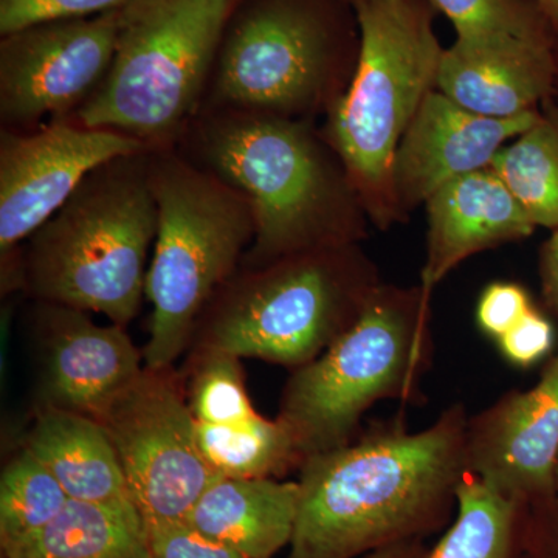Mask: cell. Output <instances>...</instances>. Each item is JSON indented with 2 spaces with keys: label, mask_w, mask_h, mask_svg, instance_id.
Returning <instances> with one entry per match:
<instances>
[{
  "label": "cell",
  "mask_w": 558,
  "mask_h": 558,
  "mask_svg": "<svg viewBox=\"0 0 558 558\" xmlns=\"http://www.w3.org/2000/svg\"><path fill=\"white\" fill-rule=\"evenodd\" d=\"M149 180L159 227L146 277L153 312L143 360L160 369L189 351L202 312L240 269L255 216L245 194L175 148L150 149Z\"/></svg>",
  "instance_id": "cell-8"
},
{
  "label": "cell",
  "mask_w": 558,
  "mask_h": 558,
  "mask_svg": "<svg viewBox=\"0 0 558 558\" xmlns=\"http://www.w3.org/2000/svg\"><path fill=\"white\" fill-rule=\"evenodd\" d=\"M539 119L535 110L492 119L433 89L400 140L392 165V186L400 209L427 202L450 180L486 170L499 149Z\"/></svg>",
  "instance_id": "cell-15"
},
{
  "label": "cell",
  "mask_w": 558,
  "mask_h": 558,
  "mask_svg": "<svg viewBox=\"0 0 558 558\" xmlns=\"http://www.w3.org/2000/svg\"><path fill=\"white\" fill-rule=\"evenodd\" d=\"M556 490H557V498H558V459H557V468H556Z\"/></svg>",
  "instance_id": "cell-35"
},
{
  "label": "cell",
  "mask_w": 558,
  "mask_h": 558,
  "mask_svg": "<svg viewBox=\"0 0 558 558\" xmlns=\"http://www.w3.org/2000/svg\"><path fill=\"white\" fill-rule=\"evenodd\" d=\"M517 558H558V498L520 506Z\"/></svg>",
  "instance_id": "cell-30"
},
{
  "label": "cell",
  "mask_w": 558,
  "mask_h": 558,
  "mask_svg": "<svg viewBox=\"0 0 558 558\" xmlns=\"http://www.w3.org/2000/svg\"><path fill=\"white\" fill-rule=\"evenodd\" d=\"M194 424L202 457L215 475L277 480L303 465L295 438L278 417L256 411L238 424Z\"/></svg>",
  "instance_id": "cell-21"
},
{
  "label": "cell",
  "mask_w": 558,
  "mask_h": 558,
  "mask_svg": "<svg viewBox=\"0 0 558 558\" xmlns=\"http://www.w3.org/2000/svg\"><path fill=\"white\" fill-rule=\"evenodd\" d=\"M428 549L424 539H409L366 554L365 558H427Z\"/></svg>",
  "instance_id": "cell-33"
},
{
  "label": "cell",
  "mask_w": 558,
  "mask_h": 558,
  "mask_svg": "<svg viewBox=\"0 0 558 558\" xmlns=\"http://www.w3.org/2000/svg\"><path fill=\"white\" fill-rule=\"evenodd\" d=\"M359 50L349 86L323 135L340 157L363 209L377 226L398 218L392 165L411 120L438 80L432 14L417 0H351Z\"/></svg>",
  "instance_id": "cell-7"
},
{
  "label": "cell",
  "mask_w": 558,
  "mask_h": 558,
  "mask_svg": "<svg viewBox=\"0 0 558 558\" xmlns=\"http://www.w3.org/2000/svg\"><path fill=\"white\" fill-rule=\"evenodd\" d=\"M175 149L252 204L255 238L241 267L357 244L363 236V207L347 170L310 120L199 112Z\"/></svg>",
  "instance_id": "cell-2"
},
{
  "label": "cell",
  "mask_w": 558,
  "mask_h": 558,
  "mask_svg": "<svg viewBox=\"0 0 558 558\" xmlns=\"http://www.w3.org/2000/svg\"><path fill=\"white\" fill-rule=\"evenodd\" d=\"M534 5L545 14L546 20L558 25V0H534Z\"/></svg>",
  "instance_id": "cell-34"
},
{
  "label": "cell",
  "mask_w": 558,
  "mask_h": 558,
  "mask_svg": "<svg viewBox=\"0 0 558 558\" xmlns=\"http://www.w3.org/2000/svg\"><path fill=\"white\" fill-rule=\"evenodd\" d=\"M429 299L432 290L422 284H380L322 355L292 371L277 417L303 462L357 438L377 402H424L422 381L435 352Z\"/></svg>",
  "instance_id": "cell-4"
},
{
  "label": "cell",
  "mask_w": 558,
  "mask_h": 558,
  "mask_svg": "<svg viewBox=\"0 0 558 558\" xmlns=\"http://www.w3.org/2000/svg\"><path fill=\"white\" fill-rule=\"evenodd\" d=\"M119 9L43 22L0 40V126L32 132L69 120L102 80L116 49Z\"/></svg>",
  "instance_id": "cell-12"
},
{
  "label": "cell",
  "mask_w": 558,
  "mask_h": 558,
  "mask_svg": "<svg viewBox=\"0 0 558 558\" xmlns=\"http://www.w3.org/2000/svg\"><path fill=\"white\" fill-rule=\"evenodd\" d=\"M534 310L526 290L515 282H494L481 293L476 307L480 329L495 341Z\"/></svg>",
  "instance_id": "cell-29"
},
{
  "label": "cell",
  "mask_w": 558,
  "mask_h": 558,
  "mask_svg": "<svg viewBox=\"0 0 558 558\" xmlns=\"http://www.w3.org/2000/svg\"><path fill=\"white\" fill-rule=\"evenodd\" d=\"M241 360L222 351H190L183 384L194 421L230 425L256 413L250 402Z\"/></svg>",
  "instance_id": "cell-25"
},
{
  "label": "cell",
  "mask_w": 558,
  "mask_h": 558,
  "mask_svg": "<svg viewBox=\"0 0 558 558\" xmlns=\"http://www.w3.org/2000/svg\"><path fill=\"white\" fill-rule=\"evenodd\" d=\"M148 149L109 130L50 121L32 132L0 131L2 293L21 290V248L106 161Z\"/></svg>",
  "instance_id": "cell-11"
},
{
  "label": "cell",
  "mask_w": 558,
  "mask_h": 558,
  "mask_svg": "<svg viewBox=\"0 0 558 558\" xmlns=\"http://www.w3.org/2000/svg\"><path fill=\"white\" fill-rule=\"evenodd\" d=\"M5 558H149L145 521L131 501L70 498L50 524Z\"/></svg>",
  "instance_id": "cell-20"
},
{
  "label": "cell",
  "mask_w": 558,
  "mask_h": 558,
  "mask_svg": "<svg viewBox=\"0 0 558 558\" xmlns=\"http://www.w3.org/2000/svg\"><path fill=\"white\" fill-rule=\"evenodd\" d=\"M150 149L92 170L21 248V290L33 301L97 312L123 326L137 317L159 208Z\"/></svg>",
  "instance_id": "cell-3"
},
{
  "label": "cell",
  "mask_w": 558,
  "mask_h": 558,
  "mask_svg": "<svg viewBox=\"0 0 558 558\" xmlns=\"http://www.w3.org/2000/svg\"><path fill=\"white\" fill-rule=\"evenodd\" d=\"M36 303L40 347L39 409L98 421L145 369L126 328L97 325L89 312Z\"/></svg>",
  "instance_id": "cell-14"
},
{
  "label": "cell",
  "mask_w": 558,
  "mask_h": 558,
  "mask_svg": "<svg viewBox=\"0 0 558 558\" xmlns=\"http://www.w3.org/2000/svg\"><path fill=\"white\" fill-rule=\"evenodd\" d=\"M299 501V481L218 476L185 521L242 556L271 558L290 545Z\"/></svg>",
  "instance_id": "cell-18"
},
{
  "label": "cell",
  "mask_w": 558,
  "mask_h": 558,
  "mask_svg": "<svg viewBox=\"0 0 558 558\" xmlns=\"http://www.w3.org/2000/svg\"><path fill=\"white\" fill-rule=\"evenodd\" d=\"M60 481L28 449H22L0 478V546L3 556L35 537L68 505Z\"/></svg>",
  "instance_id": "cell-24"
},
{
  "label": "cell",
  "mask_w": 558,
  "mask_h": 558,
  "mask_svg": "<svg viewBox=\"0 0 558 558\" xmlns=\"http://www.w3.org/2000/svg\"><path fill=\"white\" fill-rule=\"evenodd\" d=\"M502 357L520 368H529L549 354L554 344V328L545 315L531 310L497 340Z\"/></svg>",
  "instance_id": "cell-31"
},
{
  "label": "cell",
  "mask_w": 558,
  "mask_h": 558,
  "mask_svg": "<svg viewBox=\"0 0 558 558\" xmlns=\"http://www.w3.org/2000/svg\"><path fill=\"white\" fill-rule=\"evenodd\" d=\"M238 0H126L101 86L69 121L170 149L204 102Z\"/></svg>",
  "instance_id": "cell-6"
},
{
  "label": "cell",
  "mask_w": 558,
  "mask_h": 558,
  "mask_svg": "<svg viewBox=\"0 0 558 558\" xmlns=\"http://www.w3.org/2000/svg\"><path fill=\"white\" fill-rule=\"evenodd\" d=\"M557 459L558 355L534 387L506 392L465 428L468 473L517 505L557 497Z\"/></svg>",
  "instance_id": "cell-13"
},
{
  "label": "cell",
  "mask_w": 558,
  "mask_h": 558,
  "mask_svg": "<svg viewBox=\"0 0 558 558\" xmlns=\"http://www.w3.org/2000/svg\"><path fill=\"white\" fill-rule=\"evenodd\" d=\"M427 259L421 284L433 290L462 260L523 240L535 226L490 168L461 175L428 197Z\"/></svg>",
  "instance_id": "cell-17"
},
{
  "label": "cell",
  "mask_w": 558,
  "mask_h": 558,
  "mask_svg": "<svg viewBox=\"0 0 558 558\" xmlns=\"http://www.w3.org/2000/svg\"><path fill=\"white\" fill-rule=\"evenodd\" d=\"M126 0H0V36L43 22L97 16Z\"/></svg>",
  "instance_id": "cell-27"
},
{
  "label": "cell",
  "mask_w": 558,
  "mask_h": 558,
  "mask_svg": "<svg viewBox=\"0 0 558 558\" xmlns=\"http://www.w3.org/2000/svg\"><path fill=\"white\" fill-rule=\"evenodd\" d=\"M520 505L468 475L457 492L451 526L427 558H517Z\"/></svg>",
  "instance_id": "cell-22"
},
{
  "label": "cell",
  "mask_w": 558,
  "mask_h": 558,
  "mask_svg": "<svg viewBox=\"0 0 558 558\" xmlns=\"http://www.w3.org/2000/svg\"><path fill=\"white\" fill-rule=\"evenodd\" d=\"M380 284L357 244L240 267L202 312L189 351L301 368L357 319Z\"/></svg>",
  "instance_id": "cell-5"
},
{
  "label": "cell",
  "mask_w": 558,
  "mask_h": 558,
  "mask_svg": "<svg viewBox=\"0 0 558 558\" xmlns=\"http://www.w3.org/2000/svg\"><path fill=\"white\" fill-rule=\"evenodd\" d=\"M453 24L459 39L548 35L546 17L524 0H428Z\"/></svg>",
  "instance_id": "cell-26"
},
{
  "label": "cell",
  "mask_w": 558,
  "mask_h": 558,
  "mask_svg": "<svg viewBox=\"0 0 558 558\" xmlns=\"http://www.w3.org/2000/svg\"><path fill=\"white\" fill-rule=\"evenodd\" d=\"M149 558H247L205 537L186 521L145 524Z\"/></svg>",
  "instance_id": "cell-28"
},
{
  "label": "cell",
  "mask_w": 558,
  "mask_h": 558,
  "mask_svg": "<svg viewBox=\"0 0 558 558\" xmlns=\"http://www.w3.org/2000/svg\"><path fill=\"white\" fill-rule=\"evenodd\" d=\"M145 524L185 521L218 475L208 468L183 377L145 366L100 418Z\"/></svg>",
  "instance_id": "cell-10"
},
{
  "label": "cell",
  "mask_w": 558,
  "mask_h": 558,
  "mask_svg": "<svg viewBox=\"0 0 558 558\" xmlns=\"http://www.w3.org/2000/svg\"><path fill=\"white\" fill-rule=\"evenodd\" d=\"M348 24L340 0H238L199 112H329L352 78Z\"/></svg>",
  "instance_id": "cell-9"
},
{
  "label": "cell",
  "mask_w": 558,
  "mask_h": 558,
  "mask_svg": "<svg viewBox=\"0 0 558 558\" xmlns=\"http://www.w3.org/2000/svg\"><path fill=\"white\" fill-rule=\"evenodd\" d=\"M556 62L548 35L454 40L440 57L436 87L459 106L492 119L534 110L550 90Z\"/></svg>",
  "instance_id": "cell-16"
},
{
  "label": "cell",
  "mask_w": 558,
  "mask_h": 558,
  "mask_svg": "<svg viewBox=\"0 0 558 558\" xmlns=\"http://www.w3.org/2000/svg\"><path fill=\"white\" fill-rule=\"evenodd\" d=\"M542 281L546 300L558 315V230L542 250Z\"/></svg>",
  "instance_id": "cell-32"
},
{
  "label": "cell",
  "mask_w": 558,
  "mask_h": 558,
  "mask_svg": "<svg viewBox=\"0 0 558 558\" xmlns=\"http://www.w3.org/2000/svg\"><path fill=\"white\" fill-rule=\"evenodd\" d=\"M25 449L53 473L69 498L131 501L116 449L95 418L70 411L38 409Z\"/></svg>",
  "instance_id": "cell-19"
},
{
  "label": "cell",
  "mask_w": 558,
  "mask_h": 558,
  "mask_svg": "<svg viewBox=\"0 0 558 558\" xmlns=\"http://www.w3.org/2000/svg\"><path fill=\"white\" fill-rule=\"evenodd\" d=\"M468 411L453 403L429 427L374 424L300 468L289 558H355L446 526L468 475Z\"/></svg>",
  "instance_id": "cell-1"
},
{
  "label": "cell",
  "mask_w": 558,
  "mask_h": 558,
  "mask_svg": "<svg viewBox=\"0 0 558 558\" xmlns=\"http://www.w3.org/2000/svg\"><path fill=\"white\" fill-rule=\"evenodd\" d=\"M535 227L558 230V119H539L490 163Z\"/></svg>",
  "instance_id": "cell-23"
}]
</instances>
